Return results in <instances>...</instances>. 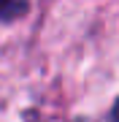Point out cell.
<instances>
[{
    "mask_svg": "<svg viewBox=\"0 0 119 122\" xmlns=\"http://www.w3.org/2000/svg\"><path fill=\"white\" fill-rule=\"evenodd\" d=\"M24 11H27V0H0V19L3 22L19 19Z\"/></svg>",
    "mask_w": 119,
    "mask_h": 122,
    "instance_id": "cell-1",
    "label": "cell"
},
{
    "mask_svg": "<svg viewBox=\"0 0 119 122\" xmlns=\"http://www.w3.org/2000/svg\"><path fill=\"white\" fill-rule=\"evenodd\" d=\"M106 122H119V100L114 103V109H111V114H108V119Z\"/></svg>",
    "mask_w": 119,
    "mask_h": 122,
    "instance_id": "cell-2",
    "label": "cell"
}]
</instances>
